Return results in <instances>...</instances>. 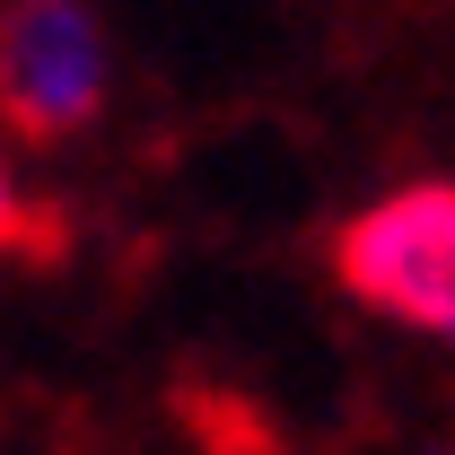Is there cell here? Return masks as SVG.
Wrapping results in <instances>:
<instances>
[{
    "label": "cell",
    "instance_id": "cell-1",
    "mask_svg": "<svg viewBox=\"0 0 455 455\" xmlns=\"http://www.w3.org/2000/svg\"><path fill=\"white\" fill-rule=\"evenodd\" d=\"M333 281L377 324L455 350V175H403L333 228Z\"/></svg>",
    "mask_w": 455,
    "mask_h": 455
},
{
    "label": "cell",
    "instance_id": "cell-2",
    "mask_svg": "<svg viewBox=\"0 0 455 455\" xmlns=\"http://www.w3.org/2000/svg\"><path fill=\"white\" fill-rule=\"evenodd\" d=\"M114 27L97 0H0V140L61 149L114 106Z\"/></svg>",
    "mask_w": 455,
    "mask_h": 455
},
{
    "label": "cell",
    "instance_id": "cell-3",
    "mask_svg": "<svg viewBox=\"0 0 455 455\" xmlns=\"http://www.w3.org/2000/svg\"><path fill=\"white\" fill-rule=\"evenodd\" d=\"M36 228V202H27V184H18V158H9V140H0V245H18Z\"/></svg>",
    "mask_w": 455,
    "mask_h": 455
}]
</instances>
